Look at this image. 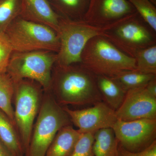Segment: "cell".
Listing matches in <instances>:
<instances>
[{"label":"cell","mask_w":156,"mask_h":156,"mask_svg":"<svg viewBox=\"0 0 156 156\" xmlns=\"http://www.w3.org/2000/svg\"><path fill=\"white\" fill-rule=\"evenodd\" d=\"M54 98L60 105H92L102 101L96 75L83 65H58L52 80Z\"/></svg>","instance_id":"6da1fadb"},{"label":"cell","mask_w":156,"mask_h":156,"mask_svg":"<svg viewBox=\"0 0 156 156\" xmlns=\"http://www.w3.org/2000/svg\"><path fill=\"white\" fill-rule=\"evenodd\" d=\"M124 19L125 17L108 25L99 26L83 20L61 17L56 33L60 43L57 53L58 65L67 66L81 63V55L88 42L95 37L104 36L107 31L119 24Z\"/></svg>","instance_id":"7a4b0ae2"},{"label":"cell","mask_w":156,"mask_h":156,"mask_svg":"<svg viewBox=\"0 0 156 156\" xmlns=\"http://www.w3.org/2000/svg\"><path fill=\"white\" fill-rule=\"evenodd\" d=\"M81 59L82 65L96 75L111 77L123 72L136 70L135 58L121 51L101 36L88 42Z\"/></svg>","instance_id":"3957f363"},{"label":"cell","mask_w":156,"mask_h":156,"mask_svg":"<svg viewBox=\"0 0 156 156\" xmlns=\"http://www.w3.org/2000/svg\"><path fill=\"white\" fill-rule=\"evenodd\" d=\"M42 101L28 151L24 156H45L58 131L71 125L68 115L53 96L45 95Z\"/></svg>","instance_id":"277c9868"},{"label":"cell","mask_w":156,"mask_h":156,"mask_svg":"<svg viewBox=\"0 0 156 156\" xmlns=\"http://www.w3.org/2000/svg\"><path fill=\"white\" fill-rule=\"evenodd\" d=\"M14 52L46 50L58 53L60 48L56 32L47 26L19 16L4 31Z\"/></svg>","instance_id":"5b68a950"},{"label":"cell","mask_w":156,"mask_h":156,"mask_svg":"<svg viewBox=\"0 0 156 156\" xmlns=\"http://www.w3.org/2000/svg\"><path fill=\"white\" fill-rule=\"evenodd\" d=\"M46 50L13 52L7 73L14 84L29 79L36 81L45 90L51 88L52 69L57 61V54Z\"/></svg>","instance_id":"8992f818"},{"label":"cell","mask_w":156,"mask_h":156,"mask_svg":"<svg viewBox=\"0 0 156 156\" xmlns=\"http://www.w3.org/2000/svg\"><path fill=\"white\" fill-rule=\"evenodd\" d=\"M14 84V122L25 156L30 143L34 122L41 103V92L35 84L25 80Z\"/></svg>","instance_id":"52a82bcc"},{"label":"cell","mask_w":156,"mask_h":156,"mask_svg":"<svg viewBox=\"0 0 156 156\" xmlns=\"http://www.w3.org/2000/svg\"><path fill=\"white\" fill-rule=\"evenodd\" d=\"M138 15L136 12L128 15L103 36L121 51L134 58L139 50L153 45L152 37L147 29L139 23Z\"/></svg>","instance_id":"ba28073f"},{"label":"cell","mask_w":156,"mask_h":156,"mask_svg":"<svg viewBox=\"0 0 156 156\" xmlns=\"http://www.w3.org/2000/svg\"><path fill=\"white\" fill-rule=\"evenodd\" d=\"M112 128L120 145L132 152L144 150L156 140V119H118Z\"/></svg>","instance_id":"9c48e42d"},{"label":"cell","mask_w":156,"mask_h":156,"mask_svg":"<svg viewBox=\"0 0 156 156\" xmlns=\"http://www.w3.org/2000/svg\"><path fill=\"white\" fill-rule=\"evenodd\" d=\"M63 108L81 134L95 133L100 129L112 128L118 120L115 111L103 101L82 109L72 110L66 106Z\"/></svg>","instance_id":"30bf717a"},{"label":"cell","mask_w":156,"mask_h":156,"mask_svg":"<svg viewBox=\"0 0 156 156\" xmlns=\"http://www.w3.org/2000/svg\"><path fill=\"white\" fill-rule=\"evenodd\" d=\"M115 114L117 119L122 121L156 119V98L149 94L145 86L128 90Z\"/></svg>","instance_id":"8fae6325"},{"label":"cell","mask_w":156,"mask_h":156,"mask_svg":"<svg viewBox=\"0 0 156 156\" xmlns=\"http://www.w3.org/2000/svg\"><path fill=\"white\" fill-rule=\"evenodd\" d=\"M135 12L128 0H89L83 20L96 25H108Z\"/></svg>","instance_id":"7c38bea8"},{"label":"cell","mask_w":156,"mask_h":156,"mask_svg":"<svg viewBox=\"0 0 156 156\" xmlns=\"http://www.w3.org/2000/svg\"><path fill=\"white\" fill-rule=\"evenodd\" d=\"M20 17L49 27L56 33L61 16L53 10L48 0H22Z\"/></svg>","instance_id":"4fadbf2b"},{"label":"cell","mask_w":156,"mask_h":156,"mask_svg":"<svg viewBox=\"0 0 156 156\" xmlns=\"http://www.w3.org/2000/svg\"><path fill=\"white\" fill-rule=\"evenodd\" d=\"M81 134L71 125L62 128L54 137L45 156H71Z\"/></svg>","instance_id":"5bb4252c"},{"label":"cell","mask_w":156,"mask_h":156,"mask_svg":"<svg viewBox=\"0 0 156 156\" xmlns=\"http://www.w3.org/2000/svg\"><path fill=\"white\" fill-rule=\"evenodd\" d=\"M16 127L0 109V141L13 156H24V151Z\"/></svg>","instance_id":"9a60e30c"},{"label":"cell","mask_w":156,"mask_h":156,"mask_svg":"<svg viewBox=\"0 0 156 156\" xmlns=\"http://www.w3.org/2000/svg\"><path fill=\"white\" fill-rule=\"evenodd\" d=\"M96 79L102 101L116 111L122 103L127 92L109 77L96 75Z\"/></svg>","instance_id":"2e32d148"},{"label":"cell","mask_w":156,"mask_h":156,"mask_svg":"<svg viewBox=\"0 0 156 156\" xmlns=\"http://www.w3.org/2000/svg\"><path fill=\"white\" fill-rule=\"evenodd\" d=\"M94 138L92 149L94 156H117L119 141L112 128L96 131Z\"/></svg>","instance_id":"e0dca14e"},{"label":"cell","mask_w":156,"mask_h":156,"mask_svg":"<svg viewBox=\"0 0 156 156\" xmlns=\"http://www.w3.org/2000/svg\"><path fill=\"white\" fill-rule=\"evenodd\" d=\"M56 13L72 20H83L89 6V0H48Z\"/></svg>","instance_id":"ac0fdd59"},{"label":"cell","mask_w":156,"mask_h":156,"mask_svg":"<svg viewBox=\"0 0 156 156\" xmlns=\"http://www.w3.org/2000/svg\"><path fill=\"white\" fill-rule=\"evenodd\" d=\"M15 84L9 74L7 72L0 73V109L15 126L14 110L12 105Z\"/></svg>","instance_id":"d6986e66"},{"label":"cell","mask_w":156,"mask_h":156,"mask_svg":"<svg viewBox=\"0 0 156 156\" xmlns=\"http://www.w3.org/2000/svg\"><path fill=\"white\" fill-rule=\"evenodd\" d=\"M110 78L127 92L131 89L144 87L156 78V75L144 73L135 70L123 72Z\"/></svg>","instance_id":"ffe728a7"},{"label":"cell","mask_w":156,"mask_h":156,"mask_svg":"<svg viewBox=\"0 0 156 156\" xmlns=\"http://www.w3.org/2000/svg\"><path fill=\"white\" fill-rule=\"evenodd\" d=\"M134 58L136 62V70L156 75V45H153L138 51Z\"/></svg>","instance_id":"44dd1931"},{"label":"cell","mask_w":156,"mask_h":156,"mask_svg":"<svg viewBox=\"0 0 156 156\" xmlns=\"http://www.w3.org/2000/svg\"><path fill=\"white\" fill-rule=\"evenodd\" d=\"M22 0H0V30L5 31L14 20L20 16Z\"/></svg>","instance_id":"7402d4cb"},{"label":"cell","mask_w":156,"mask_h":156,"mask_svg":"<svg viewBox=\"0 0 156 156\" xmlns=\"http://www.w3.org/2000/svg\"><path fill=\"white\" fill-rule=\"evenodd\" d=\"M148 25L156 31V9L151 0H128Z\"/></svg>","instance_id":"603a6c76"},{"label":"cell","mask_w":156,"mask_h":156,"mask_svg":"<svg viewBox=\"0 0 156 156\" xmlns=\"http://www.w3.org/2000/svg\"><path fill=\"white\" fill-rule=\"evenodd\" d=\"M94 133L81 134L71 156H94L93 146Z\"/></svg>","instance_id":"cb8c5ba5"},{"label":"cell","mask_w":156,"mask_h":156,"mask_svg":"<svg viewBox=\"0 0 156 156\" xmlns=\"http://www.w3.org/2000/svg\"><path fill=\"white\" fill-rule=\"evenodd\" d=\"M13 49L4 31L0 30V73L7 72Z\"/></svg>","instance_id":"d4e9b609"},{"label":"cell","mask_w":156,"mask_h":156,"mask_svg":"<svg viewBox=\"0 0 156 156\" xmlns=\"http://www.w3.org/2000/svg\"><path fill=\"white\" fill-rule=\"evenodd\" d=\"M117 156H156V140L144 150L138 152L126 150L119 143Z\"/></svg>","instance_id":"484cf974"},{"label":"cell","mask_w":156,"mask_h":156,"mask_svg":"<svg viewBox=\"0 0 156 156\" xmlns=\"http://www.w3.org/2000/svg\"><path fill=\"white\" fill-rule=\"evenodd\" d=\"M145 87L149 94L156 98V78L149 82Z\"/></svg>","instance_id":"4316f807"},{"label":"cell","mask_w":156,"mask_h":156,"mask_svg":"<svg viewBox=\"0 0 156 156\" xmlns=\"http://www.w3.org/2000/svg\"><path fill=\"white\" fill-rule=\"evenodd\" d=\"M0 156H13L0 141Z\"/></svg>","instance_id":"83f0119b"},{"label":"cell","mask_w":156,"mask_h":156,"mask_svg":"<svg viewBox=\"0 0 156 156\" xmlns=\"http://www.w3.org/2000/svg\"><path fill=\"white\" fill-rule=\"evenodd\" d=\"M151 2H152L154 4V3H156V0H151Z\"/></svg>","instance_id":"f1b7e54d"}]
</instances>
